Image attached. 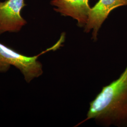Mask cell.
<instances>
[{
	"instance_id": "obj_3",
	"label": "cell",
	"mask_w": 127,
	"mask_h": 127,
	"mask_svg": "<svg viewBox=\"0 0 127 127\" xmlns=\"http://www.w3.org/2000/svg\"><path fill=\"white\" fill-rule=\"evenodd\" d=\"M26 5L24 0L0 2V35L6 32H18L27 24L21 15Z\"/></svg>"
},
{
	"instance_id": "obj_5",
	"label": "cell",
	"mask_w": 127,
	"mask_h": 127,
	"mask_svg": "<svg viewBox=\"0 0 127 127\" xmlns=\"http://www.w3.org/2000/svg\"><path fill=\"white\" fill-rule=\"evenodd\" d=\"M89 0H52L55 11L62 16H69L76 20L79 27H85L91 8Z\"/></svg>"
},
{
	"instance_id": "obj_2",
	"label": "cell",
	"mask_w": 127,
	"mask_h": 127,
	"mask_svg": "<svg viewBox=\"0 0 127 127\" xmlns=\"http://www.w3.org/2000/svg\"><path fill=\"white\" fill-rule=\"evenodd\" d=\"M64 40V34H62L54 45L33 56L22 54L0 42V73H7L11 66L18 70L23 75L25 82L29 83L43 73V65L38 58L42 55L59 49Z\"/></svg>"
},
{
	"instance_id": "obj_1",
	"label": "cell",
	"mask_w": 127,
	"mask_h": 127,
	"mask_svg": "<svg viewBox=\"0 0 127 127\" xmlns=\"http://www.w3.org/2000/svg\"><path fill=\"white\" fill-rule=\"evenodd\" d=\"M90 120L102 127H127V65L117 79L103 87L75 127Z\"/></svg>"
},
{
	"instance_id": "obj_4",
	"label": "cell",
	"mask_w": 127,
	"mask_h": 127,
	"mask_svg": "<svg viewBox=\"0 0 127 127\" xmlns=\"http://www.w3.org/2000/svg\"><path fill=\"white\" fill-rule=\"evenodd\" d=\"M126 5L127 0H99L91 8L84 32L88 33L92 31V39L95 41L99 30L110 13L116 8Z\"/></svg>"
}]
</instances>
